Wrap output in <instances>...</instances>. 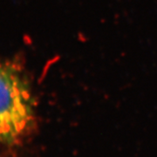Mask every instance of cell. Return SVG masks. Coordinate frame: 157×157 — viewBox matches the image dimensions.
<instances>
[{
    "instance_id": "obj_1",
    "label": "cell",
    "mask_w": 157,
    "mask_h": 157,
    "mask_svg": "<svg viewBox=\"0 0 157 157\" xmlns=\"http://www.w3.org/2000/svg\"><path fill=\"white\" fill-rule=\"evenodd\" d=\"M35 125L36 102L29 79L19 66L0 59V143L21 144Z\"/></svg>"
}]
</instances>
